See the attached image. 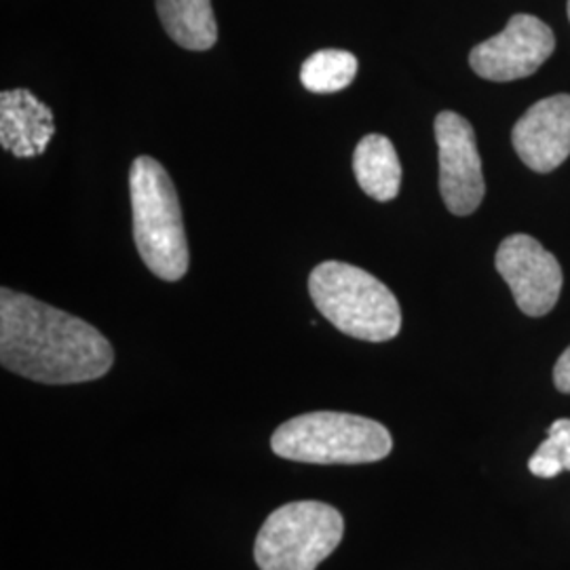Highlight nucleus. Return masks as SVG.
Masks as SVG:
<instances>
[{"mask_svg": "<svg viewBox=\"0 0 570 570\" xmlns=\"http://www.w3.org/2000/svg\"><path fill=\"white\" fill-rule=\"evenodd\" d=\"M0 364L42 385H77L108 374L115 351L102 332L81 317L2 287Z\"/></svg>", "mask_w": 570, "mask_h": 570, "instance_id": "nucleus-1", "label": "nucleus"}, {"mask_svg": "<svg viewBox=\"0 0 570 570\" xmlns=\"http://www.w3.org/2000/svg\"><path fill=\"white\" fill-rule=\"evenodd\" d=\"M134 242L153 275L180 282L190 263L183 209L167 169L153 157H138L129 169Z\"/></svg>", "mask_w": 570, "mask_h": 570, "instance_id": "nucleus-2", "label": "nucleus"}, {"mask_svg": "<svg viewBox=\"0 0 570 570\" xmlns=\"http://www.w3.org/2000/svg\"><path fill=\"white\" fill-rule=\"evenodd\" d=\"M313 305L346 336L387 343L402 330V308L387 285L360 266L327 261L308 277Z\"/></svg>", "mask_w": 570, "mask_h": 570, "instance_id": "nucleus-3", "label": "nucleus"}, {"mask_svg": "<svg viewBox=\"0 0 570 570\" xmlns=\"http://www.w3.org/2000/svg\"><path fill=\"white\" fill-rule=\"evenodd\" d=\"M271 449L287 461L313 465H364L387 459L393 449L385 425L346 412H308L279 425Z\"/></svg>", "mask_w": 570, "mask_h": 570, "instance_id": "nucleus-4", "label": "nucleus"}, {"mask_svg": "<svg viewBox=\"0 0 570 570\" xmlns=\"http://www.w3.org/2000/svg\"><path fill=\"white\" fill-rule=\"evenodd\" d=\"M345 534L341 511L320 501H294L273 511L256 537L261 570H315Z\"/></svg>", "mask_w": 570, "mask_h": 570, "instance_id": "nucleus-5", "label": "nucleus"}, {"mask_svg": "<svg viewBox=\"0 0 570 570\" xmlns=\"http://www.w3.org/2000/svg\"><path fill=\"white\" fill-rule=\"evenodd\" d=\"M556 49V37L546 21L518 13L505 30L471 49L469 63L487 81L510 82L534 75Z\"/></svg>", "mask_w": 570, "mask_h": 570, "instance_id": "nucleus-6", "label": "nucleus"}, {"mask_svg": "<svg viewBox=\"0 0 570 570\" xmlns=\"http://www.w3.org/2000/svg\"><path fill=\"white\" fill-rule=\"evenodd\" d=\"M435 140L442 199L450 214L471 216L487 195L475 131L465 117L444 110L435 117Z\"/></svg>", "mask_w": 570, "mask_h": 570, "instance_id": "nucleus-7", "label": "nucleus"}, {"mask_svg": "<svg viewBox=\"0 0 570 570\" xmlns=\"http://www.w3.org/2000/svg\"><path fill=\"white\" fill-rule=\"evenodd\" d=\"M494 265L524 315L543 317L558 303L564 282L562 266L534 237L511 235L503 239Z\"/></svg>", "mask_w": 570, "mask_h": 570, "instance_id": "nucleus-8", "label": "nucleus"}, {"mask_svg": "<svg viewBox=\"0 0 570 570\" xmlns=\"http://www.w3.org/2000/svg\"><path fill=\"white\" fill-rule=\"evenodd\" d=\"M511 142L537 174H550L570 157V96L560 94L530 106L515 122Z\"/></svg>", "mask_w": 570, "mask_h": 570, "instance_id": "nucleus-9", "label": "nucleus"}, {"mask_svg": "<svg viewBox=\"0 0 570 570\" xmlns=\"http://www.w3.org/2000/svg\"><path fill=\"white\" fill-rule=\"evenodd\" d=\"M56 134L53 112L28 89L0 96V144L18 159L41 157Z\"/></svg>", "mask_w": 570, "mask_h": 570, "instance_id": "nucleus-10", "label": "nucleus"}, {"mask_svg": "<svg viewBox=\"0 0 570 570\" xmlns=\"http://www.w3.org/2000/svg\"><path fill=\"white\" fill-rule=\"evenodd\" d=\"M353 174L367 197L385 204L397 197L402 165L387 136L370 134L353 153Z\"/></svg>", "mask_w": 570, "mask_h": 570, "instance_id": "nucleus-11", "label": "nucleus"}, {"mask_svg": "<svg viewBox=\"0 0 570 570\" xmlns=\"http://www.w3.org/2000/svg\"><path fill=\"white\" fill-rule=\"evenodd\" d=\"M157 13L169 39L190 51H207L218 41L212 0H157Z\"/></svg>", "mask_w": 570, "mask_h": 570, "instance_id": "nucleus-12", "label": "nucleus"}, {"mask_svg": "<svg viewBox=\"0 0 570 570\" xmlns=\"http://www.w3.org/2000/svg\"><path fill=\"white\" fill-rule=\"evenodd\" d=\"M357 75V58L341 49H322L306 58L301 82L311 94H336L346 89Z\"/></svg>", "mask_w": 570, "mask_h": 570, "instance_id": "nucleus-13", "label": "nucleus"}, {"mask_svg": "<svg viewBox=\"0 0 570 570\" xmlns=\"http://www.w3.org/2000/svg\"><path fill=\"white\" fill-rule=\"evenodd\" d=\"M529 469L543 480L570 471V419H558L551 425L548 440L530 456Z\"/></svg>", "mask_w": 570, "mask_h": 570, "instance_id": "nucleus-14", "label": "nucleus"}, {"mask_svg": "<svg viewBox=\"0 0 570 570\" xmlns=\"http://www.w3.org/2000/svg\"><path fill=\"white\" fill-rule=\"evenodd\" d=\"M553 383L558 391L570 393V346L558 357L553 367Z\"/></svg>", "mask_w": 570, "mask_h": 570, "instance_id": "nucleus-15", "label": "nucleus"}, {"mask_svg": "<svg viewBox=\"0 0 570 570\" xmlns=\"http://www.w3.org/2000/svg\"><path fill=\"white\" fill-rule=\"evenodd\" d=\"M567 11H569V20H570V0H569V7H567Z\"/></svg>", "mask_w": 570, "mask_h": 570, "instance_id": "nucleus-16", "label": "nucleus"}]
</instances>
